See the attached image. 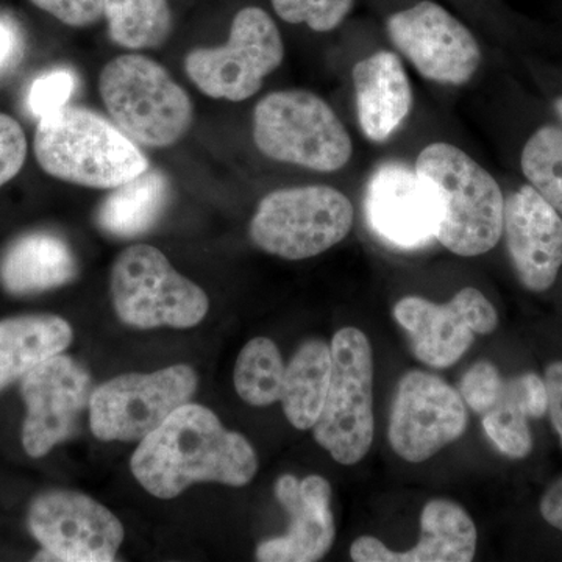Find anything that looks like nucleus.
I'll list each match as a JSON object with an SVG mask.
<instances>
[{
    "mask_svg": "<svg viewBox=\"0 0 562 562\" xmlns=\"http://www.w3.org/2000/svg\"><path fill=\"white\" fill-rule=\"evenodd\" d=\"M131 468L144 490L169 501L192 484L246 486L257 475L258 457L241 432L227 430L211 409L184 403L140 439Z\"/></svg>",
    "mask_w": 562,
    "mask_h": 562,
    "instance_id": "nucleus-1",
    "label": "nucleus"
},
{
    "mask_svg": "<svg viewBox=\"0 0 562 562\" xmlns=\"http://www.w3.org/2000/svg\"><path fill=\"white\" fill-rule=\"evenodd\" d=\"M33 149L47 176L92 190H113L150 166L116 124L74 105L38 120Z\"/></svg>",
    "mask_w": 562,
    "mask_h": 562,
    "instance_id": "nucleus-2",
    "label": "nucleus"
},
{
    "mask_svg": "<svg viewBox=\"0 0 562 562\" xmlns=\"http://www.w3.org/2000/svg\"><path fill=\"white\" fill-rule=\"evenodd\" d=\"M435 188L441 203L438 239L460 257H480L503 236L505 198L501 184L480 162L449 143L425 147L414 166Z\"/></svg>",
    "mask_w": 562,
    "mask_h": 562,
    "instance_id": "nucleus-3",
    "label": "nucleus"
},
{
    "mask_svg": "<svg viewBox=\"0 0 562 562\" xmlns=\"http://www.w3.org/2000/svg\"><path fill=\"white\" fill-rule=\"evenodd\" d=\"M99 92L114 124L143 146L171 147L194 121L188 92L146 55L125 54L106 63Z\"/></svg>",
    "mask_w": 562,
    "mask_h": 562,
    "instance_id": "nucleus-4",
    "label": "nucleus"
},
{
    "mask_svg": "<svg viewBox=\"0 0 562 562\" xmlns=\"http://www.w3.org/2000/svg\"><path fill=\"white\" fill-rule=\"evenodd\" d=\"M254 140L269 160L316 172H336L350 161L346 125L324 99L305 90L271 92L254 111Z\"/></svg>",
    "mask_w": 562,
    "mask_h": 562,
    "instance_id": "nucleus-5",
    "label": "nucleus"
},
{
    "mask_svg": "<svg viewBox=\"0 0 562 562\" xmlns=\"http://www.w3.org/2000/svg\"><path fill=\"white\" fill-rule=\"evenodd\" d=\"M353 221V205L344 192L328 184H306L265 195L251 217L249 235L266 254L299 261L341 243Z\"/></svg>",
    "mask_w": 562,
    "mask_h": 562,
    "instance_id": "nucleus-6",
    "label": "nucleus"
},
{
    "mask_svg": "<svg viewBox=\"0 0 562 562\" xmlns=\"http://www.w3.org/2000/svg\"><path fill=\"white\" fill-rule=\"evenodd\" d=\"M110 290L117 317L139 330L192 328L210 310L206 292L177 272L162 251L147 244L127 247L116 258Z\"/></svg>",
    "mask_w": 562,
    "mask_h": 562,
    "instance_id": "nucleus-7",
    "label": "nucleus"
},
{
    "mask_svg": "<svg viewBox=\"0 0 562 562\" xmlns=\"http://www.w3.org/2000/svg\"><path fill=\"white\" fill-rule=\"evenodd\" d=\"M330 347L331 382L313 435L333 460L355 465L371 450L375 432L372 346L360 328L346 327Z\"/></svg>",
    "mask_w": 562,
    "mask_h": 562,
    "instance_id": "nucleus-8",
    "label": "nucleus"
},
{
    "mask_svg": "<svg viewBox=\"0 0 562 562\" xmlns=\"http://www.w3.org/2000/svg\"><path fill=\"white\" fill-rule=\"evenodd\" d=\"M283 58V38L271 14L246 5L233 14L227 43L192 49L184 58V72L209 98L243 102L261 90Z\"/></svg>",
    "mask_w": 562,
    "mask_h": 562,
    "instance_id": "nucleus-9",
    "label": "nucleus"
},
{
    "mask_svg": "<svg viewBox=\"0 0 562 562\" xmlns=\"http://www.w3.org/2000/svg\"><path fill=\"white\" fill-rule=\"evenodd\" d=\"M198 386V373L187 364L116 376L92 391V435L101 441H140L190 402Z\"/></svg>",
    "mask_w": 562,
    "mask_h": 562,
    "instance_id": "nucleus-10",
    "label": "nucleus"
},
{
    "mask_svg": "<svg viewBox=\"0 0 562 562\" xmlns=\"http://www.w3.org/2000/svg\"><path fill=\"white\" fill-rule=\"evenodd\" d=\"M468 405L460 391L430 372L408 371L392 398L387 439L402 460H430L468 430Z\"/></svg>",
    "mask_w": 562,
    "mask_h": 562,
    "instance_id": "nucleus-11",
    "label": "nucleus"
},
{
    "mask_svg": "<svg viewBox=\"0 0 562 562\" xmlns=\"http://www.w3.org/2000/svg\"><path fill=\"white\" fill-rule=\"evenodd\" d=\"M386 31L403 57L435 83L462 87L482 65V49L472 32L430 0L391 14Z\"/></svg>",
    "mask_w": 562,
    "mask_h": 562,
    "instance_id": "nucleus-12",
    "label": "nucleus"
},
{
    "mask_svg": "<svg viewBox=\"0 0 562 562\" xmlns=\"http://www.w3.org/2000/svg\"><path fill=\"white\" fill-rule=\"evenodd\" d=\"M33 538L43 547L38 560L114 561L124 527L110 509L80 492H44L29 512Z\"/></svg>",
    "mask_w": 562,
    "mask_h": 562,
    "instance_id": "nucleus-13",
    "label": "nucleus"
},
{
    "mask_svg": "<svg viewBox=\"0 0 562 562\" xmlns=\"http://www.w3.org/2000/svg\"><path fill=\"white\" fill-rule=\"evenodd\" d=\"M392 313L408 333L414 357L432 369L452 368L471 349L475 335H491L498 327L494 305L475 288H464L443 305L406 295Z\"/></svg>",
    "mask_w": 562,
    "mask_h": 562,
    "instance_id": "nucleus-14",
    "label": "nucleus"
},
{
    "mask_svg": "<svg viewBox=\"0 0 562 562\" xmlns=\"http://www.w3.org/2000/svg\"><path fill=\"white\" fill-rule=\"evenodd\" d=\"M21 394L27 405L22 446L29 457L41 458L72 438L81 414L90 408V373L66 355H54L22 376Z\"/></svg>",
    "mask_w": 562,
    "mask_h": 562,
    "instance_id": "nucleus-15",
    "label": "nucleus"
},
{
    "mask_svg": "<svg viewBox=\"0 0 562 562\" xmlns=\"http://www.w3.org/2000/svg\"><path fill=\"white\" fill-rule=\"evenodd\" d=\"M366 217L379 238L397 249H419L436 239L441 203L435 188L403 162H384L366 187Z\"/></svg>",
    "mask_w": 562,
    "mask_h": 562,
    "instance_id": "nucleus-16",
    "label": "nucleus"
},
{
    "mask_svg": "<svg viewBox=\"0 0 562 562\" xmlns=\"http://www.w3.org/2000/svg\"><path fill=\"white\" fill-rule=\"evenodd\" d=\"M503 235L522 286L549 291L562 268L561 214L531 184H525L505 201Z\"/></svg>",
    "mask_w": 562,
    "mask_h": 562,
    "instance_id": "nucleus-17",
    "label": "nucleus"
},
{
    "mask_svg": "<svg viewBox=\"0 0 562 562\" xmlns=\"http://www.w3.org/2000/svg\"><path fill=\"white\" fill-rule=\"evenodd\" d=\"M277 501L290 514L286 535L258 543L257 561L314 562L325 557L335 543L336 524L331 512V484L321 475H281L277 480Z\"/></svg>",
    "mask_w": 562,
    "mask_h": 562,
    "instance_id": "nucleus-18",
    "label": "nucleus"
},
{
    "mask_svg": "<svg viewBox=\"0 0 562 562\" xmlns=\"http://www.w3.org/2000/svg\"><path fill=\"white\" fill-rule=\"evenodd\" d=\"M476 527L461 505L449 498H432L420 514V539L406 552H394L372 536L351 543L355 562H471L475 560Z\"/></svg>",
    "mask_w": 562,
    "mask_h": 562,
    "instance_id": "nucleus-19",
    "label": "nucleus"
},
{
    "mask_svg": "<svg viewBox=\"0 0 562 562\" xmlns=\"http://www.w3.org/2000/svg\"><path fill=\"white\" fill-rule=\"evenodd\" d=\"M358 124L366 138L382 144L402 127L413 110V88L397 54L380 50L351 70Z\"/></svg>",
    "mask_w": 562,
    "mask_h": 562,
    "instance_id": "nucleus-20",
    "label": "nucleus"
},
{
    "mask_svg": "<svg viewBox=\"0 0 562 562\" xmlns=\"http://www.w3.org/2000/svg\"><path fill=\"white\" fill-rule=\"evenodd\" d=\"M77 273L79 265L69 244L49 232L22 236L0 261V283L14 295L65 286Z\"/></svg>",
    "mask_w": 562,
    "mask_h": 562,
    "instance_id": "nucleus-21",
    "label": "nucleus"
},
{
    "mask_svg": "<svg viewBox=\"0 0 562 562\" xmlns=\"http://www.w3.org/2000/svg\"><path fill=\"white\" fill-rule=\"evenodd\" d=\"M68 322L54 314H32L0 321V390L72 342Z\"/></svg>",
    "mask_w": 562,
    "mask_h": 562,
    "instance_id": "nucleus-22",
    "label": "nucleus"
},
{
    "mask_svg": "<svg viewBox=\"0 0 562 562\" xmlns=\"http://www.w3.org/2000/svg\"><path fill=\"white\" fill-rule=\"evenodd\" d=\"M95 214L99 228L114 238L133 239L160 221L171 201V181L160 169L147 168L110 190Z\"/></svg>",
    "mask_w": 562,
    "mask_h": 562,
    "instance_id": "nucleus-23",
    "label": "nucleus"
},
{
    "mask_svg": "<svg viewBox=\"0 0 562 562\" xmlns=\"http://www.w3.org/2000/svg\"><path fill=\"white\" fill-rule=\"evenodd\" d=\"M333 372L330 344L312 339L299 347L286 366L281 390L284 416L297 430H313L327 398Z\"/></svg>",
    "mask_w": 562,
    "mask_h": 562,
    "instance_id": "nucleus-24",
    "label": "nucleus"
},
{
    "mask_svg": "<svg viewBox=\"0 0 562 562\" xmlns=\"http://www.w3.org/2000/svg\"><path fill=\"white\" fill-rule=\"evenodd\" d=\"M110 40L122 49H158L171 38V0H103Z\"/></svg>",
    "mask_w": 562,
    "mask_h": 562,
    "instance_id": "nucleus-25",
    "label": "nucleus"
},
{
    "mask_svg": "<svg viewBox=\"0 0 562 562\" xmlns=\"http://www.w3.org/2000/svg\"><path fill=\"white\" fill-rule=\"evenodd\" d=\"M286 366L279 347L269 338H255L238 355L233 382L247 405L271 406L280 402Z\"/></svg>",
    "mask_w": 562,
    "mask_h": 562,
    "instance_id": "nucleus-26",
    "label": "nucleus"
},
{
    "mask_svg": "<svg viewBox=\"0 0 562 562\" xmlns=\"http://www.w3.org/2000/svg\"><path fill=\"white\" fill-rule=\"evenodd\" d=\"M525 179L562 216V128L543 125L527 143L520 158Z\"/></svg>",
    "mask_w": 562,
    "mask_h": 562,
    "instance_id": "nucleus-27",
    "label": "nucleus"
},
{
    "mask_svg": "<svg viewBox=\"0 0 562 562\" xmlns=\"http://www.w3.org/2000/svg\"><path fill=\"white\" fill-rule=\"evenodd\" d=\"M527 412L517 398L509 380H505V390L501 401L483 416V430L491 442L505 457L524 460L532 450V436L528 425Z\"/></svg>",
    "mask_w": 562,
    "mask_h": 562,
    "instance_id": "nucleus-28",
    "label": "nucleus"
},
{
    "mask_svg": "<svg viewBox=\"0 0 562 562\" xmlns=\"http://www.w3.org/2000/svg\"><path fill=\"white\" fill-rule=\"evenodd\" d=\"M273 13L292 25H306L310 31H336L353 10L355 0H269Z\"/></svg>",
    "mask_w": 562,
    "mask_h": 562,
    "instance_id": "nucleus-29",
    "label": "nucleus"
},
{
    "mask_svg": "<svg viewBox=\"0 0 562 562\" xmlns=\"http://www.w3.org/2000/svg\"><path fill=\"white\" fill-rule=\"evenodd\" d=\"M77 90V76L72 69L57 68L33 80L27 94L29 111L41 117L69 105Z\"/></svg>",
    "mask_w": 562,
    "mask_h": 562,
    "instance_id": "nucleus-30",
    "label": "nucleus"
},
{
    "mask_svg": "<svg viewBox=\"0 0 562 562\" xmlns=\"http://www.w3.org/2000/svg\"><path fill=\"white\" fill-rule=\"evenodd\" d=\"M505 380L490 361H479L468 369L460 382L462 401L473 412L484 416L501 401Z\"/></svg>",
    "mask_w": 562,
    "mask_h": 562,
    "instance_id": "nucleus-31",
    "label": "nucleus"
},
{
    "mask_svg": "<svg viewBox=\"0 0 562 562\" xmlns=\"http://www.w3.org/2000/svg\"><path fill=\"white\" fill-rule=\"evenodd\" d=\"M70 29H88L103 21V0H29Z\"/></svg>",
    "mask_w": 562,
    "mask_h": 562,
    "instance_id": "nucleus-32",
    "label": "nucleus"
},
{
    "mask_svg": "<svg viewBox=\"0 0 562 562\" xmlns=\"http://www.w3.org/2000/svg\"><path fill=\"white\" fill-rule=\"evenodd\" d=\"M27 158V138L20 122L0 113V188L9 183L24 168Z\"/></svg>",
    "mask_w": 562,
    "mask_h": 562,
    "instance_id": "nucleus-33",
    "label": "nucleus"
},
{
    "mask_svg": "<svg viewBox=\"0 0 562 562\" xmlns=\"http://www.w3.org/2000/svg\"><path fill=\"white\" fill-rule=\"evenodd\" d=\"M509 383L530 419H541L549 413V391H547L546 380L538 373H522L509 380Z\"/></svg>",
    "mask_w": 562,
    "mask_h": 562,
    "instance_id": "nucleus-34",
    "label": "nucleus"
},
{
    "mask_svg": "<svg viewBox=\"0 0 562 562\" xmlns=\"http://www.w3.org/2000/svg\"><path fill=\"white\" fill-rule=\"evenodd\" d=\"M24 52V31L20 22L9 13H0V77L20 66Z\"/></svg>",
    "mask_w": 562,
    "mask_h": 562,
    "instance_id": "nucleus-35",
    "label": "nucleus"
},
{
    "mask_svg": "<svg viewBox=\"0 0 562 562\" xmlns=\"http://www.w3.org/2000/svg\"><path fill=\"white\" fill-rule=\"evenodd\" d=\"M549 391V414L562 446V361H554L543 376Z\"/></svg>",
    "mask_w": 562,
    "mask_h": 562,
    "instance_id": "nucleus-36",
    "label": "nucleus"
},
{
    "mask_svg": "<svg viewBox=\"0 0 562 562\" xmlns=\"http://www.w3.org/2000/svg\"><path fill=\"white\" fill-rule=\"evenodd\" d=\"M539 509L547 524L562 531V479L550 484L549 490L542 495Z\"/></svg>",
    "mask_w": 562,
    "mask_h": 562,
    "instance_id": "nucleus-37",
    "label": "nucleus"
},
{
    "mask_svg": "<svg viewBox=\"0 0 562 562\" xmlns=\"http://www.w3.org/2000/svg\"><path fill=\"white\" fill-rule=\"evenodd\" d=\"M554 110H557L558 116L561 117L562 121V95L553 102Z\"/></svg>",
    "mask_w": 562,
    "mask_h": 562,
    "instance_id": "nucleus-38",
    "label": "nucleus"
}]
</instances>
